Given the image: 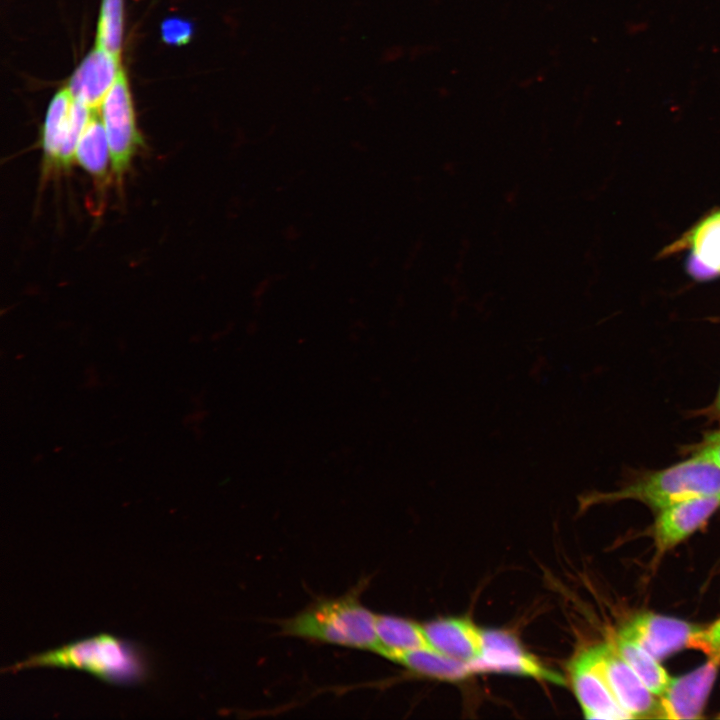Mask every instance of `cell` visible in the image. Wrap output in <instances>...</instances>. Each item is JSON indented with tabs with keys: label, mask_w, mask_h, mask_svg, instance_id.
<instances>
[{
	"label": "cell",
	"mask_w": 720,
	"mask_h": 720,
	"mask_svg": "<svg viewBox=\"0 0 720 720\" xmlns=\"http://www.w3.org/2000/svg\"><path fill=\"white\" fill-rule=\"evenodd\" d=\"M34 667L82 670L101 681L116 685L139 684L148 679L150 674L144 650L134 642L110 634H99L31 655L2 672H17Z\"/></svg>",
	"instance_id": "1"
},
{
	"label": "cell",
	"mask_w": 720,
	"mask_h": 720,
	"mask_svg": "<svg viewBox=\"0 0 720 720\" xmlns=\"http://www.w3.org/2000/svg\"><path fill=\"white\" fill-rule=\"evenodd\" d=\"M365 584L360 583L342 596L314 601L295 616L281 621V633L375 652L376 614L360 600Z\"/></svg>",
	"instance_id": "2"
},
{
	"label": "cell",
	"mask_w": 720,
	"mask_h": 720,
	"mask_svg": "<svg viewBox=\"0 0 720 720\" xmlns=\"http://www.w3.org/2000/svg\"><path fill=\"white\" fill-rule=\"evenodd\" d=\"M702 496L720 497V468L692 456L668 468L643 475L609 493L586 496L583 505L632 499L658 512L672 504Z\"/></svg>",
	"instance_id": "3"
},
{
	"label": "cell",
	"mask_w": 720,
	"mask_h": 720,
	"mask_svg": "<svg viewBox=\"0 0 720 720\" xmlns=\"http://www.w3.org/2000/svg\"><path fill=\"white\" fill-rule=\"evenodd\" d=\"M99 110L108 140L111 169L118 185H121L134 155L139 147L143 146L142 136L136 126L127 79L122 69Z\"/></svg>",
	"instance_id": "4"
},
{
	"label": "cell",
	"mask_w": 720,
	"mask_h": 720,
	"mask_svg": "<svg viewBox=\"0 0 720 720\" xmlns=\"http://www.w3.org/2000/svg\"><path fill=\"white\" fill-rule=\"evenodd\" d=\"M686 252L684 268L696 282L720 278V207L703 215L688 230L666 245L657 258Z\"/></svg>",
	"instance_id": "5"
},
{
	"label": "cell",
	"mask_w": 720,
	"mask_h": 720,
	"mask_svg": "<svg viewBox=\"0 0 720 720\" xmlns=\"http://www.w3.org/2000/svg\"><path fill=\"white\" fill-rule=\"evenodd\" d=\"M572 687L588 719H630L603 673L598 645L582 650L569 667Z\"/></svg>",
	"instance_id": "6"
},
{
	"label": "cell",
	"mask_w": 720,
	"mask_h": 720,
	"mask_svg": "<svg viewBox=\"0 0 720 720\" xmlns=\"http://www.w3.org/2000/svg\"><path fill=\"white\" fill-rule=\"evenodd\" d=\"M720 667V657L708 660L693 671L672 678L658 696L657 719H700Z\"/></svg>",
	"instance_id": "7"
},
{
	"label": "cell",
	"mask_w": 720,
	"mask_h": 720,
	"mask_svg": "<svg viewBox=\"0 0 720 720\" xmlns=\"http://www.w3.org/2000/svg\"><path fill=\"white\" fill-rule=\"evenodd\" d=\"M701 628L677 618L643 612L627 620L617 633L661 660L683 648H691L692 638Z\"/></svg>",
	"instance_id": "8"
},
{
	"label": "cell",
	"mask_w": 720,
	"mask_h": 720,
	"mask_svg": "<svg viewBox=\"0 0 720 720\" xmlns=\"http://www.w3.org/2000/svg\"><path fill=\"white\" fill-rule=\"evenodd\" d=\"M475 672H501L562 684L563 678L540 663L520 646L513 635L503 631H483V648L471 663Z\"/></svg>",
	"instance_id": "9"
},
{
	"label": "cell",
	"mask_w": 720,
	"mask_h": 720,
	"mask_svg": "<svg viewBox=\"0 0 720 720\" xmlns=\"http://www.w3.org/2000/svg\"><path fill=\"white\" fill-rule=\"evenodd\" d=\"M600 663L615 698L631 718H655L658 698L621 658L613 643L598 644Z\"/></svg>",
	"instance_id": "10"
},
{
	"label": "cell",
	"mask_w": 720,
	"mask_h": 720,
	"mask_svg": "<svg viewBox=\"0 0 720 720\" xmlns=\"http://www.w3.org/2000/svg\"><path fill=\"white\" fill-rule=\"evenodd\" d=\"M720 507V497L687 499L657 512L653 534L659 553H664L698 530Z\"/></svg>",
	"instance_id": "11"
},
{
	"label": "cell",
	"mask_w": 720,
	"mask_h": 720,
	"mask_svg": "<svg viewBox=\"0 0 720 720\" xmlns=\"http://www.w3.org/2000/svg\"><path fill=\"white\" fill-rule=\"evenodd\" d=\"M120 70L119 57L96 46L74 71L67 88L73 99L98 110Z\"/></svg>",
	"instance_id": "12"
},
{
	"label": "cell",
	"mask_w": 720,
	"mask_h": 720,
	"mask_svg": "<svg viewBox=\"0 0 720 720\" xmlns=\"http://www.w3.org/2000/svg\"><path fill=\"white\" fill-rule=\"evenodd\" d=\"M423 626L430 647L454 659L472 663L483 648V630L464 618H445Z\"/></svg>",
	"instance_id": "13"
},
{
	"label": "cell",
	"mask_w": 720,
	"mask_h": 720,
	"mask_svg": "<svg viewBox=\"0 0 720 720\" xmlns=\"http://www.w3.org/2000/svg\"><path fill=\"white\" fill-rule=\"evenodd\" d=\"M72 102L69 89L64 88L54 95L49 104L40 133L42 178L58 172V159L67 134Z\"/></svg>",
	"instance_id": "14"
},
{
	"label": "cell",
	"mask_w": 720,
	"mask_h": 720,
	"mask_svg": "<svg viewBox=\"0 0 720 720\" xmlns=\"http://www.w3.org/2000/svg\"><path fill=\"white\" fill-rule=\"evenodd\" d=\"M375 631L377 638L375 653L395 663L406 652L431 648L423 626L406 618L376 614Z\"/></svg>",
	"instance_id": "15"
},
{
	"label": "cell",
	"mask_w": 720,
	"mask_h": 720,
	"mask_svg": "<svg viewBox=\"0 0 720 720\" xmlns=\"http://www.w3.org/2000/svg\"><path fill=\"white\" fill-rule=\"evenodd\" d=\"M93 113L76 147L75 161L95 180L105 185L108 165H111L110 150L101 117Z\"/></svg>",
	"instance_id": "16"
},
{
	"label": "cell",
	"mask_w": 720,
	"mask_h": 720,
	"mask_svg": "<svg viewBox=\"0 0 720 720\" xmlns=\"http://www.w3.org/2000/svg\"><path fill=\"white\" fill-rule=\"evenodd\" d=\"M396 663L417 675L437 680L458 681L474 673L471 663L454 659L429 647L406 652Z\"/></svg>",
	"instance_id": "17"
},
{
	"label": "cell",
	"mask_w": 720,
	"mask_h": 720,
	"mask_svg": "<svg viewBox=\"0 0 720 720\" xmlns=\"http://www.w3.org/2000/svg\"><path fill=\"white\" fill-rule=\"evenodd\" d=\"M613 645L621 658L654 695L658 697L665 691L672 678L659 664L658 659L634 641L618 633Z\"/></svg>",
	"instance_id": "18"
},
{
	"label": "cell",
	"mask_w": 720,
	"mask_h": 720,
	"mask_svg": "<svg viewBox=\"0 0 720 720\" xmlns=\"http://www.w3.org/2000/svg\"><path fill=\"white\" fill-rule=\"evenodd\" d=\"M122 26L123 0H103L97 28V46L119 57Z\"/></svg>",
	"instance_id": "19"
},
{
	"label": "cell",
	"mask_w": 720,
	"mask_h": 720,
	"mask_svg": "<svg viewBox=\"0 0 720 720\" xmlns=\"http://www.w3.org/2000/svg\"><path fill=\"white\" fill-rule=\"evenodd\" d=\"M691 648L703 651L708 657H720V618L694 634Z\"/></svg>",
	"instance_id": "20"
},
{
	"label": "cell",
	"mask_w": 720,
	"mask_h": 720,
	"mask_svg": "<svg viewBox=\"0 0 720 720\" xmlns=\"http://www.w3.org/2000/svg\"><path fill=\"white\" fill-rule=\"evenodd\" d=\"M163 40L171 45H184L193 35V24L185 19L168 18L161 26Z\"/></svg>",
	"instance_id": "21"
},
{
	"label": "cell",
	"mask_w": 720,
	"mask_h": 720,
	"mask_svg": "<svg viewBox=\"0 0 720 720\" xmlns=\"http://www.w3.org/2000/svg\"><path fill=\"white\" fill-rule=\"evenodd\" d=\"M692 456L706 460L720 468V430L704 435L703 440L690 449Z\"/></svg>",
	"instance_id": "22"
},
{
	"label": "cell",
	"mask_w": 720,
	"mask_h": 720,
	"mask_svg": "<svg viewBox=\"0 0 720 720\" xmlns=\"http://www.w3.org/2000/svg\"><path fill=\"white\" fill-rule=\"evenodd\" d=\"M704 412L707 416L720 423V387L714 402Z\"/></svg>",
	"instance_id": "23"
},
{
	"label": "cell",
	"mask_w": 720,
	"mask_h": 720,
	"mask_svg": "<svg viewBox=\"0 0 720 720\" xmlns=\"http://www.w3.org/2000/svg\"><path fill=\"white\" fill-rule=\"evenodd\" d=\"M718 719H720V714L717 716Z\"/></svg>",
	"instance_id": "24"
}]
</instances>
